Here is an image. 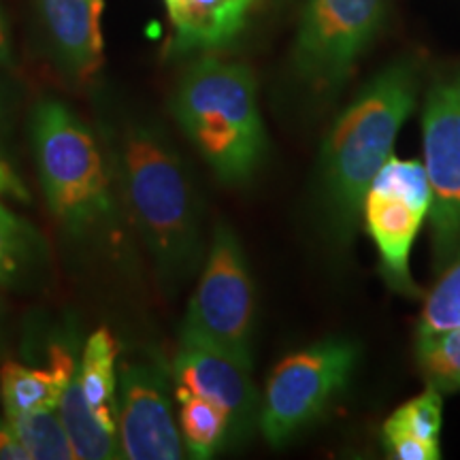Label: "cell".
Instances as JSON below:
<instances>
[{
    "mask_svg": "<svg viewBox=\"0 0 460 460\" xmlns=\"http://www.w3.org/2000/svg\"><path fill=\"white\" fill-rule=\"evenodd\" d=\"M4 343V307L3 303H0V348H3Z\"/></svg>",
    "mask_w": 460,
    "mask_h": 460,
    "instance_id": "cell-28",
    "label": "cell"
},
{
    "mask_svg": "<svg viewBox=\"0 0 460 460\" xmlns=\"http://www.w3.org/2000/svg\"><path fill=\"white\" fill-rule=\"evenodd\" d=\"M111 169L137 233L152 256L160 290L172 298L205 256L203 203L192 171L158 124H122Z\"/></svg>",
    "mask_w": 460,
    "mask_h": 460,
    "instance_id": "cell-1",
    "label": "cell"
},
{
    "mask_svg": "<svg viewBox=\"0 0 460 460\" xmlns=\"http://www.w3.org/2000/svg\"><path fill=\"white\" fill-rule=\"evenodd\" d=\"M62 424H65L71 444L75 450V458L79 460H113L119 458L118 435L107 430L94 413L90 411L85 402L82 388L77 382V371L68 384V388L58 402Z\"/></svg>",
    "mask_w": 460,
    "mask_h": 460,
    "instance_id": "cell-16",
    "label": "cell"
},
{
    "mask_svg": "<svg viewBox=\"0 0 460 460\" xmlns=\"http://www.w3.org/2000/svg\"><path fill=\"white\" fill-rule=\"evenodd\" d=\"M9 124H7V109H4L3 94H0V197L15 199L20 203H28L26 183L22 181L20 172L15 169L13 158L9 154Z\"/></svg>",
    "mask_w": 460,
    "mask_h": 460,
    "instance_id": "cell-24",
    "label": "cell"
},
{
    "mask_svg": "<svg viewBox=\"0 0 460 460\" xmlns=\"http://www.w3.org/2000/svg\"><path fill=\"white\" fill-rule=\"evenodd\" d=\"M358 362L352 339L331 337L278 362L261 401L258 429L273 447L314 424L348 386Z\"/></svg>",
    "mask_w": 460,
    "mask_h": 460,
    "instance_id": "cell-6",
    "label": "cell"
},
{
    "mask_svg": "<svg viewBox=\"0 0 460 460\" xmlns=\"http://www.w3.org/2000/svg\"><path fill=\"white\" fill-rule=\"evenodd\" d=\"M252 0H177L169 11L175 49H216L233 41L245 24Z\"/></svg>",
    "mask_w": 460,
    "mask_h": 460,
    "instance_id": "cell-14",
    "label": "cell"
},
{
    "mask_svg": "<svg viewBox=\"0 0 460 460\" xmlns=\"http://www.w3.org/2000/svg\"><path fill=\"white\" fill-rule=\"evenodd\" d=\"M416 358L430 386L439 393L460 390V326L416 337Z\"/></svg>",
    "mask_w": 460,
    "mask_h": 460,
    "instance_id": "cell-20",
    "label": "cell"
},
{
    "mask_svg": "<svg viewBox=\"0 0 460 460\" xmlns=\"http://www.w3.org/2000/svg\"><path fill=\"white\" fill-rule=\"evenodd\" d=\"M105 0H37L49 54L68 79L88 82L102 66Z\"/></svg>",
    "mask_w": 460,
    "mask_h": 460,
    "instance_id": "cell-11",
    "label": "cell"
},
{
    "mask_svg": "<svg viewBox=\"0 0 460 460\" xmlns=\"http://www.w3.org/2000/svg\"><path fill=\"white\" fill-rule=\"evenodd\" d=\"M388 0H307L295 66L314 94L329 99L354 71L386 20Z\"/></svg>",
    "mask_w": 460,
    "mask_h": 460,
    "instance_id": "cell-7",
    "label": "cell"
},
{
    "mask_svg": "<svg viewBox=\"0 0 460 460\" xmlns=\"http://www.w3.org/2000/svg\"><path fill=\"white\" fill-rule=\"evenodd\" d=\"M28 130L39 186L56 222L75 239L107 237L115 224L113 169L94 132L54 99L34 105Z\"/></svg>",
    "mask_w": 460,
    "mask_h": 460,
    "instance_id": "cell-4",
    "label": "cell"
},
{
    "mask_svg": "<svg viewBox=\"0 0 460 460\" xmlns=\"http://www.w3.org/2000/svg\"><path fill=\"white\" fill-rule=\"evenodd\" d=\"M424 158L430 181L433 264L444 273L460 261V68L429 88L422 113Z\"/></svg>",
    "mask_w": 460,
    "mask_h": 460,
    "instance_id": "cell-8",
    "label": "cell"
},
{
    "mask_svg": "<svg viewBox=\"0 0 460 460\" xmlns=\"http://www.w3.org/2000/svg\"><path fill=\"white\" fill-rule=\"evenodd\" d=\"M49 365L45 369L22 365V362H4L0 369V399H3L4 416L54 410L77 371L73 345L66 339H56L48 348Z\"/></svg>",
    "mask_w": 460,
    "mask_h": 460,
    "instance_id": "cell-13",
    "label": "cell"
},
{
    "mask_svg": "<svg viewBox=\"0 0 460 460\" xmlns=\"http://www.w3.org/2000/svg\"><path fill=\"white\" fill-rule=\"evenodd\" d=\"M180 435L192 458H211L228 441V418L200 396L180 401Z\"/></svg>",
    "mask_w": 460,
    "mask_h": 460,
    "instance_id": "cell-19",
    "label": "cell"
},
{
    "mask_svg": "<svg viewBox=\"0 0 460 460\" xmlns=\"http://www.w3.org/2000/svg\"><path fill=\"white\" fill-rule=\"evenodd\" d=\"M441 424H444V399H441L439 390L429 386L422 394L413 396L411 401L401 405L386 420L384 429L401 430V433H410L424 441L439 444Z\"/></svg>",
    "mask_w": 460,
    "mask_h": 460,
    "instance_id": "cell-22",
    "label": "cell"
},
{
    "mask_svg": "<svg viewBox=\"0 0 460 460\" xmlns=\"http://www.w3.org/2000/svg\"><path fill=\"white\" fill-rule=\"evenodd\" d=\"M171 113L217 180L228 186L254 180L269 139L250 66L200 58L181 75Z\"/></svg>",
    "mask_w": 460,
    "mask_h": 460,
    "instance_id": "cell-3",
    "label": "cell"
},
{
    "mask_svg": "<svg viewBox=\"0 0 460 460\" xmlns=\"http://www.w3.org/2000/svg\"><path fill=\"white\" fill-rule=\"evenodd\" d=\"M420 71L411 58L390 62L369 79L332 122L322 146V194L337 239L354 234L377 171L386 164L407 115L413 111Z\"/></svg>",
    "mask_w": 460,
    "mask_h": 460,
    "instance_id": "cell-2",
    "label": "cell"
},
{
    "mask_svg": "<svg viewBox=\"0 0 460 460\" xmlns=\"http://www.w3.org/2000/svg\"><path fill=\"white\" fill-rule=\"evenodd\" d=\"M43 258V243L31 224L0 203V288L32 278Z\"/></svg>",
    "mask_w": 460,
    "mask_h": 460,
    "instance_id": "cell-17",
    "label": "cell"
},
{
    "mask_svg": "<svg viewBox=\"0 0 460 460\" xmlns=\"http://www.w3.org/2000/svg\"><path fill=\"white\" fill-rule=\"evenodd\" d=\"M118 354L119 345L113 332L101 326L85 339L82 360L77 362V382L90 411L107 430L118 435Z\"/></svg>",
    "mask_w": 460,
    "mask_h": 460,
    "instance_id": "cell-15",
    "label": "cell"
},
{
    "mask_svg": "<svg viewBox=\"0 0 460 460\" xmlns=\"http://www.w3.org/2000/svg\"><path fill=\"white\" fill-rule=\"evenodd\" d=\"M172 379L177 401L200 396L226 413L230 444L252 433L261 413L252 365L211 345L180 339V349L172 358Z\"/></svg>",
    "mask_w": 460,
    "mask_h": 460,
    "instance_id": "cell-10",
    "label": "cell"
},
{
    "mask_svg": "<svg viewBox=\"0 0 460 460\" xmlns=\"http://www.w3.org/2000/svg\"><path fill=\"white\" fill-rule=\"evenodd\" d=\"M4 422L31 454V460H75L71 437L62 424L58 407L20 413L4 418Z\"/></svg>",
    "mask_w": 460,
    "mask_h": 460,
    "instance_id": "cell-18",
    "label": "cell"
},
{
    "mask_svg": "<svg viewBox=\"0 0 460 460\" xmlns=\"http://www.w3.org/2000/svg\"><path fill=\"white\" fill-rule=\"evenodd\" d=\"M0 66L13 68V54H11L9 32H7V24H4L3 13H0Z\"/></svg>",
    "mask_w": 460,
    "mask_h": 460,
    "instance_id": "cell-27",
    "label": "cell"
},
{
    "mask_svg": "<svg viewBox=\"0 0 460 460\" xmlns=\"http://www.w3.org/2000/svg\"><path fill=\"white\" fill-rule=\"evenodd\" d=\"M0 460H31V454L26 452L7 422L0 424Z\"/></svg>",
    "mask_w": 460,
    "mask_h": 460,
    "instance_id": "cell-26",
    "label": "cell"
},
{
    "mask_svg": "<svg viewBox=\"0 0 460 460\" xmlns=\"http://www.w3.org/2000/svg\"><path fill=\"white\" fill-rule=\"evenodd\" d=\"M175 3H177V0H164L166 9H171V7H172V4H175Z\"/></svg>",
    "mask_w": 460,
    "mask_h": 460,
    "instance_id": "cell-29",
    "label": "cell"
},
{
    "mask_svg": "<svg viewBox=\"0 0 460 460\" xmlns=\"http://www.w3.org/2000/svg\"><path fill=\"white\" fill-rule=\"evenodd\" d=\"M254 318L256 292L243 247L233 228L220 222L211 237L203 275L190 298L180 339L211 345L254 365Z\"/></svg>",
    "mask_w": 460,
    "mask_h": 460,
    "instance_id": "cell-5",
    "label": "cell"
},
{
    "mask_svg": "<svg viewBox=\"0 0 460 460\" xmlns=\"http://www.w3.org/2000/svg\"><path fill=\"white\" fill-rule=\"evenodd\" d=\"M362 217H365L367 233L377 245L379 267L388 286L401 295H418L410 273V254L413 239L427 214L401 199L369 192Z\"/></svg>",
    "mask_w": 460,
    "mask_h": 460,
    "instance_id": "cell-12",
    "label": "cell"
},
{
    "mask_svg": "<svg viewBox=\"0 0 460 460\" xmlns=\"http://www.w3.org/2000/svg\"><path fill=\"white\" fill-rule=\"evenodd\" d=\"M460 326V261L446 269L444 278L433 288L418 322L416 337L435 335Z\"/></svg>",
    "mask_w": 460,
    "mask_h": 460,
    "instance_id": "cell-23",
    "label": "cell"
},
{
    "mask_svg": "<svg viewBox=\"0 0 460 460\" xmlns=\"http://www.w3.org/2000/svg\"><path fill=\"white\" fill-rule=\"evenodd\" d=\"M369 192L405 200V203L424 211L427 216L430 209V199H433L427 169L416 160H399L394 156H390L386 164L377 171Z\"/></svg>",
    "mask_w": 460,
    "mask_h": 460,
    "instance_id": "cell-21",
    "label": "cell"
},
{
    "mask_svg": "<svg viewBox=\"0 0 460 460\" xmlns=\"http://www.w3.org/2000/svg\"><path fill=\"white\" fill-rule=\"evenodd\" d=\"M118 444L126 460H177L183 456L172 418L163 362L128 360L118 371Z\"/></svg>",
    "mask_w": 460,
    "mask_h": 460,
    "instance_id": "cell-9",
    "label": "cell"
},
{
    "mask_svg": "<svg viewBox=\"0 0 460 460\" xmlns=\"http://www.w3.org/2000/svg\"><path fill=\"white\" fill-rule=\"evenodd\" d=\"M384 447L388 456L396 460H437L441 458V446L435 441H424L420 437L401 430L384 429Z\"/></svg>",
    "mask_w": 460,
    "mask_h": 460,
    "instance_id": "cell-25",
    "label": "cell"
}]
</instances>
